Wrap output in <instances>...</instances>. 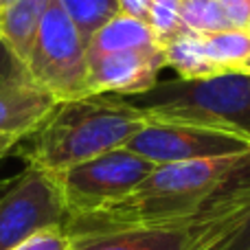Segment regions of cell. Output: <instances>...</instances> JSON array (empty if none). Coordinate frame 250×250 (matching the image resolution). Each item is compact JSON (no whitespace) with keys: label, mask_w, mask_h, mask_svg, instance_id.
Instances as JSON below:
<instances>
[{"label":"cell","mask_w":250,"mask_h":250,"mask_svg":"<svg viewBox=\"0 0 250 250\" xmlns=\"http://www.w3.org/2000/svg\"><path fill=\"white\" fill-rule=\"evenodd\" d=\"M158 165L141 158L125 147H119L51 176L60 187L68 217H73L125 198Z\"/></svg>","instance_id":"cell-5"},{"label":"cell","mask_w":250,"mask_h":250,"mask_svg":"<svg viewBox=\"0 0 250 250\" xmlns=\"http://www.w3.org/2000/svg\"><path fill=\"white\" fill-rule=\"evenodd\" d=\"M68 208L55 178L26 167L0 193V250H13L31 235L66 226Z\"/></svg>","instance_id":"cell-7"},{"label":"cell","mask_w":250,"mask_h":250,"mask_svg":"<svg viewBox=\"0 0 250 250\" xmlns=\"http://www.w3.org/2000/svg\"><path fill=\"white\" fill-rule=\"evenodd\" d=\"M86 44L99 29L121 13V0H57Z\"/></svg>","instance_id":"cell-15"},{"label":"cell","mask_w":250,"mask_h":250,"mask_svg":"<svg viewBox=\"0 0 250 250\" xmlns=\"http://www.w3.org/2000/svg\"><path fill=\"white\" fill-rule=\"evenodd\" d=\"M22 73H26V70L22 68L16 60H13V55L7 51V48H4V44L0 42V86H2V83H7L9 79L22 75Z\"/></svg>","instance_id":"cell-20"},{"label":"cell","mask_w":250,"mask_h":250,"mask_svg":"<svg viewBox=\"0 0 250 250\" xmlns=\"http://www.w3.org/2000/svg\"><path fill=\"white\" fill-rule=\"evenodd\" d=\"M182 2L185 0H151L145 22L160 46L180 38L182 33H189L182 24Z\"/></svg>","instance_id":"cell-17"},{"label":"cell","mask_w":250,"mask_h":250,"mask_svg":"<svg viewBox=\"0 0 250 250\" xmlns=\"http://www.w3.org/2000/svg\"><path fill=\"white\" fill-rule=\"evenodd\" d=\"M147 123L143 110L119 95H88L57 104L51 117L18 143L26 167L60 173L68 167L125 147Z\"/></svg>","instance_id":"cell-2"},{"label":"cell","mask_w":250,"mask_h":250,"mask_svg":"<svg viewBox=\"0 0 250 250\" xmlns=\"http://www.w3.org/2000/svg\"><path fill=\"white\" fill-rule=\"evenodd\" d=\"M187 229H123L70 235L68 250H185Z\"/></svg>","instance_id":"cell-11"},{"label":"cell","mask_w":250,"mask_h":250,"mask_svg":"<svg viewBox=\"0 0 250 250\" xmlns=\"http://www.w3.org/2000/svg\"><path fill=\"white\" fill-rule=\"evenodd\" d=\"M239 70H242V73H250V57H248L246 62H244V64H242V68H239Z\"/></svg>","instance_id":"cell-23"},{"label":"cell","mask_w":250,"mask_h":250,"mask_svg":"<svg viewBox=\"0 0 250 250\" xmlns=\"http://www.w3.org/2000/svg\"><path fill=\"white\" fill-rule=\"evenodd\" d=\"M57 0L44 11L33 51L24 64L29 79L57 101L88 97V51Z\"/></svg>","instance_id":"cell-4"},{"label":"cell","mask_w":250,"mask_h":250,"mask_svg":"<svg viewBox=\"0 0 250 250\" xmlns=\"http://www.w3.org/2000/svg\"><path fill=\"white\" fill-rule=\"evenodd\" d=\"M125 149L154 165L191 163L248 154L250 138L204 125L147 119V123L125 143Z\"/></svg>","instance_id":"cell-6"},{"label":"cell","mask_w":250,"mask_h":250,"mask_svg":"<svg viewBox=\"0 0 250 250\" xmlns=\"http://www.w3.org/2000/svg\"><path fill=\"white\" fill-rule=\"evenodd\" d=\"M11 2H16V0H0V9L7 7V4H11Z\"/></svg>","instance_id":"cell-24"},{"label":"cell","mask_w":250,"mask_h":250,"mask_svg":"<svg viewBox=\"0 0 250 250\" xmlns=\"http://www.w3.org/2000/svg\"><path fill=\"white\" fill-rule=\"evenodd\" d=\"M233 29H244L250 20V0H217Z\"/></svg>","instance_id":"cell-19"},{"label":"cell","mask_w":250,"mask_h":250,"mask_svg":"<svg viewBox=\"0 0 250 250\" xmlns=\"http://www.w3.org/2000/svg\"><path fill=\"white\" fill-rule=\"evenodd\" d=\"M70 248V235L66 233L64 226H53L44 229L40 233L31 235L29 239L16 246L13 250H68Z\"/></svg>","instance_id":"cell-18"},{"label":"cell","mask_w":250,"mask_h":250,"mask_svg":"<svg viewBox=\"0 0 250 250\" xmlns=\"http://www.w3.org/2000/svg\"><path fill=\"white\" fill-rule=\"evenodd\" d=\"M88 51V95L138 97L158 83L165 68V53L158 42L145 46L86 48Z\"/></svg>","instance_id":"cell-9"},{"label":"cell","mask_w":250,"mask_h":250,"mask_svg":"<svg viewBox=\"0 0 250 250\" xmlns=\"http://www.w3.org/2000/svg\"><path fill=\"white\" fill-rule=\"evenodd\" d=\"M165 64L178 73V77L185 82H195V79H208L222 75V70L207 57L200 42V35L195 33H182L180 38L171 40L163 46Z\"/></svg>","instance_id":"cell-13"},{"label":"cell","mask_w":250,"mask_h":250,"mask_svg":"<svg viewBox=\"0 0 250 250\" xmlns=\"http://www.w3.org/2000/svg\"><path fill=\"white\" fill-rule=\"evenodd\" d=\"M60 101L22 73L0 86V136H31L51 117Z\"/></svg>","instance_id":"cell-10"},{"label":"cell","mask_w":250,"mask_h":250,"mask_svg":"<svg viewBox=\"0 0 250 250\" xmlns=\"http://www.w3.org/2000/svg\"><path fill=\"white\" fill-rule=\"evenodd\" d=\"M248 154L158 165L125 198L90 213L73 215L66 233L123 229H185L208 198L224 189L248 165Z\"/></svg>","instance_id":"cell-1"},{"label":"cell","mask_w":250,"mask_h":250,"mask_svg":"<svg viewBox=\"0 0 250 250\" xmlns=\"http://www.w3.org/2000/svg\"><path fill=\"white\" fill-rule=\"evenodd\" d=\"M149 4H151V0H121V13L132 16V18H138V20L145 22V16H147Z\"/></svg>","instance_id":"cell-21"},{"label":"cell","mask_w":250,"mask_h":250,"mask_svg":"<svg viewBox=\"0 0 250 250\" xmlns=\"http://www.w3.org/2000/svg\"><path fill=\"white\" fill-rule=\"evenodd\" d=\"M207 57L222 70L233 73L250 57V35L244 29H226L217 33L200 35Z\"/></svg>","instance_id":"cell-14"},{"label":"cell","mask_w":250,"mask_h":250,"mask_svg":"<svg viewBox=\"0 0 250 250\" xmlns=\"http://www.w3.org/2000/svg\"><path fill=\"white\" fill-rule=\"evenodd\" d=\"M182 24L189 33L195 35L233 29L217 0H185L182 2Z\"/></svg>","instance_id":"cell-16"},{"label":"cell","mask_w":250,"mask_h":250,"mask_svg":"<svg viewBox=\"0 0 250 250\" xmlns=\"http://www.w3.org/2000/svg\"><path fill=\"white\" fill-rule=\"evenodd\" d=\"M129 104L156 121L193 123L250 138V73L233 70L208 79H171Z\"/></svg>","instance_id":"cell-3"},{"label":"cell","mask_w":250,"mask_h":250,"mask_svg":"<svg viewBox=\"0 0 250 250\" xmlns=\"http://www.w3.org/2000/svg\"><path fill=\"white\" fill-rule=\"evenodd\" d=\"M246 33L250 35V20H248V24H246Z\"/></svg>","instance_id":"cell-25"},{"label":"cell","mask_w":250,"mask_h":250,"mask_svg":"<svg viewBox=\"0 0 250 250\" xmlns=\"http://www.w3.org/2000/svg\"><path fill=\"white\" fill-rule=\"evenodd\" d=\"M185 250H250V160L187 222Z\"/></svg>","instance_id":"cell-8"},{"label":"cell","mask_w":250,"mask_h":250,"mask_svg":"<svg viewBox=\"0 0 250 250\" xmlns=\"http://www.w3.org/2000/svg\"><path fill=\"white\" fill-rule=\"evenodd\" d=\"M18 138H11V136H0V158H4L7 154H11L18 145Z\"/></svg>","instance_id":"cell-22"},{"label":"cell","mask_w":250,"mask_h":250,"mask_svg":"<svg viewBox=\"0 0 250 250\" xmlns=\"http://www.w3.org/2000/svg\"><path fill=\"white\" fill-rule=\"evenodd\" d=\"M48 2L51 0H16L0 9V42L22 68L33 51Z\"/></svg>","instance_id":"cell-12"}]
</instances>
